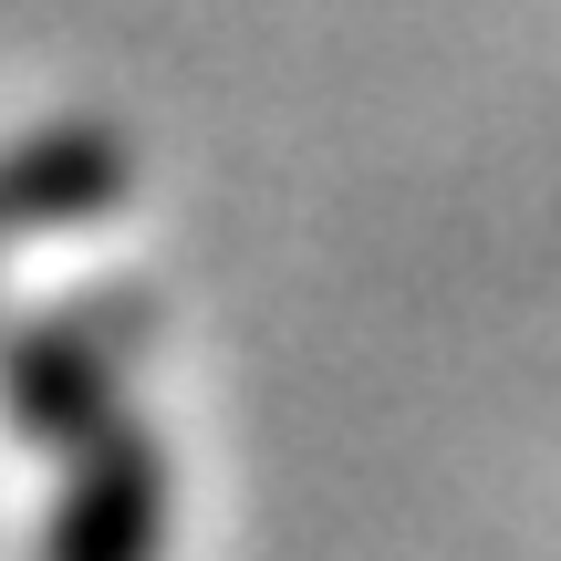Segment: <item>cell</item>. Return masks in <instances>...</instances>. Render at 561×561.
<instances>
[{
	"label": "cell",
	"instance_id": "cell-1",
	"mask_svg": "<svg viewBox=\"0 0 561 561\" xmlns=\"http://www.w3.org/2000/svg\"><path fill=\"white\" fill-rule=\"evenodd\" d=\"M167 530H178V468L125 405L62 437V500L42 561H167Z\"/></svg>",
	"mask_w": 561,
	"mask_h": 561
},
{
	"label": "cell",
	"instance_id": "cell-2",
	"mask_svg": "<svg viewBox=\"0 0 561 561\" xmlns=\"http://www.w3.org/2000/svg\"><path fill=\"white\" fill-rule=\"evenodd\" d=\"M125 354H136V343L104 333L94 312H53V322H32V333H11L0 396H11L21 437L62 447V437H83L94 416H115V405H125Z\"/></svg>",
	"mask_w": 561,
	"mask_h": 561
}]
</instances>
